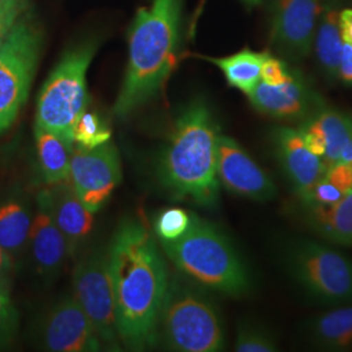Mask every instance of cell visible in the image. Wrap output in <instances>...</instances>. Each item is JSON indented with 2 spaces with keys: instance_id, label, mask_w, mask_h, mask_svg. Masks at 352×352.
Instances as JSON below:
<instances>
[{
  "instance_id": "1",
  "label": "cell",
  "mask_w": 352,
  "mask_h": 352,
  "mask_svg": "<svg viewBox=\"0 0 352 352\" xmlns=\"http://www.w3.org/2000/svg\"><path fill=\"white\" fill-rule=\"evenodd\" d=\"M107 261L122 346L131 351L158 346V324L171 279L151 230L139 219L124 221L110 243Z\"/></svg>"
},
{
  "instance_id": "2",
  "label": "cell",
  "mask_w": 352,
  "mask_h": 352,
  "mask_svg": "<svg viewBox=\"0 0 352 352\" xmlns=\"http://www.w3.org/2000/svg\"><path fill=\"white\" fill-rule=\"evenodd\" d=\"M184 0H153L141 8L129 33L126 76L113 104L124 119L154 100L175 67L182 42Z\"/></svg>"
},
{
  "instance_id": "3",
  "label": "cell",
  "mask_w": 352,
  "mask_h": 352,
  "mask_svg": "<svg viewBox=\"0 0 352 352\" xmlns=\"http://www.w3.org/2000/svg\"><path fill=\"white\" fill-rule=\"evenodd\" d=\"M219 126L201 100L189 103L179 115L160 164L164 187L177 199L213 208L219 200L217 175Z\"/></svg>"
},
{
  "instance_id": "4",
  "label": "cell",
  "mask_w": 352,
  "mask_h": 352,
  "mask_svg": "<svg viewBox=\"0 0 352 352\" xmlns=\"http://www.w3.org/2000/svg\"><path fill=\"white\" fill-rule=\"evenodd\" d=\"M160 243L176 269L204 287L235 298L251 291V273L232 243L199 215L183 236Z\"/></svg>"
},
{
  "instance_id": "5",
  "label": "cell",
  "mask_w": 352,
  "mask_h": 352,
  "mask_svg": "<svg viewBox=\"0 0 352 352\" xmlns=\"http://www.w3.org/2000/svg\"><path fill=\"white\" fill-rule=\"evenodd\" d=\"M180 352H217L225 349L219 314L201 291L170 282L158 324V344Z\"/></svg>"
},
{
  "instance_id": "6",
  "label": "cell",
  "mask_w": 352,
  "mask_h": 352,
  "mask_svg": "<svg viewBox=\"0 0 352 352\" xmlns=\"http://www.w3.org/2000/svg\"><path fill=\"white\" fill-rule=\"evenodd\" d=\"M96 51L93 43L68 51L38 97L36 126L56 132L72 145L74 126L88 106L87 72Z\"/></svg>"
},
{
  "instance_id": "7",
  "label": "cell",
  "mask_w": 352,
  "mask_h": 352,
  "mask_svg": "<svg viewBox=\"0 0 352 352\" xmlns=\"http://www.w3.org/2000/svg\"><path fill=\"white\" fill-rule=\"evenodd\" d=\"M285 264L312 300L352 304V261L337 250L314 240H296L285 252Z\"/></svg>"
},
{
  "instance_id": "8",
  "label": "cell",
  "mask_w": 352,
  "mask_h": 352,
  "mask_svg": "<svg viewBox=\"0 0 352 352\" xmlns=\"http://www.w3.org/2000/svg\"><path fill=\"white\" fill-rule=\"evenodd\" d=\"M41 33L23 14L0 45V135L16 122L37 71Z\"/></svg>"
},
{
  "instance_id": "9",
  "label": "cell",
  "mask_w": 352,
  "mask_h": 352,
  "mask_svg": "<svg viewBox=\"0 0 352 352\" xmlns=\"http://www.w3.org/2000/svg\"><path fill=\"white\" fill-rule=\"evenodd\" d=\"M72 285L74 298L88 316L103 349L120 351L107 253L93 251L84 254L76 264Z\"/></svg>"
},
{
  "instance_id": "10",
  "label": "cell",
  "mask_w": 352,
  "mask_h": 352,
  "mask_svg": "<svg viewBox=\"0 0 352 352\" xmlns=\"http://www.w3.org/2000/svg\"><path fill=\"white\" fill-rule=\"evenodd\" d=\"M120 180V158L111 141L91 149L74 145L69 183L91 213L100 212Z\"/></svg>"
},
{
  "instance_id": "11",
  "label": "cell",
  "mask_w": 352,
  "mask_h": 352,
  "mask_svg": "<svg viewBox=\"0 0 352 352\" xmlns=\"http://www.w3.org/2000/svg\"><path fill=\"white\" fill-rule=\"evenodd\" d=\"M321 0H276L272 43L286 59L300 62L312 50Z\"/></svg>"
},
{
  "instance_id": "12",
  "label": "cell",
  "mask_w": 352,
  "mask_h": 352,
  "mask_svg": "<svg viewBox=\"0 0 352 352\" xmlns=\"http://www.w3.org/2000/svg\"><path fill=\"white\" fill-rule=\"evenodd\" d=\"M217 175L219 183L240 197L265 202L272 200L277 188L251 155L235 140L221 135L217 151Z\"/></svg>"
},
{
  "instance_id": "13",
  "label": "cell",
  "mask_w": 352,
  "mask_h": 352,
  "mask_svg": "<svg viewBox=\"0 0 352 352\" xmlns=\"http://www.w3.org/2000/svg\"><path fill=\"white\" fill-rule=\"evenodd\" d=\"M41 340L47 351L98 352L104 350L88 316L74 295L65 296L52 305L42 322Z\"/></svg>"
},
{
  "instance_id": "14",
  "label": "cell",
  "mask_w": 352,
  "mask_h": 352,
  "mask_svg": "<svg viewBox=\"0 0 352 352\" xmlns=\"http://www.w3.org/2000/svg\"><path fill=\"white\" fill-rule=\"evenodd\" d=\"M273 149L291 187L305 205L312 200V190L325 174L327 166L304 144L298 129L277 126L272 135Z\"/></svg>"
},
{
  "instance_id": "15",
  "label": "cell",
  "mask_w": 352,
  "mask_h": 352,
  "mask_svg": "<svg viewBox=\"0 0 352 352\" xmlns=\"http://www.w3.org/2000/svg\"><path fill=\"white\" fill-rule=\"evenodd\" d=\"M247 96L258 113L285 122L302 123L325 106L322 98L304 81L300 74L282 85H269L260 81Z\"/></svg>"
},
{
  "instance_id": "16",
  "label": "cell",
  "mask_w": 352,
  "mask_h": 352,
  "mask_svg": "<svg viewBox=\"0 0 352 352\" xmlns=\"http://www.w3.org/2000/svg\"><path fill=\"white\" fill-rule=\"evenodd\" d=\"M29 245L38 273L45 278L56 276L71 256L69 245L54 215L50 188L37 193Z\"/></svg>"
},
{
  "instance_id": "17",
  "label": "cell",
  "mask_w": 352,
  "mask_h": 352,
  "mask_svg": "<svg viewBox=\"0 0 352 352\" xmlns=\"http://www.w3.org/2000/svg\"><path fill=\"white\" fill-rule=\"evenodd\" d=\"M50 193L56 223L67 239L72 256L90 235L94 213L81 201L69 180L50 186Z\"/></svg>"
},
{
  "instance_id": "18",
  "label": "cell",
  "mask_w": 352,
  "mask_h": 352,
  "mask_svg": "<svg viewBox=\"0 0 352 352\" xmlns=\"http://www.w3.org/2000/svg\"><path fill=\"white\" fill-rule=\"evenodd\" d=\"M33 212L21 193H11L0 200V245L14 263L29 244Z\"/></svg>"
},
{
  "instance_id": "19",
  "label": "cell",
  "mask_w": 352,
  "mask_h": 352,
  "mask_svg": "<svg viewBox=\"0 0 352 352\" xmlns=\"http://www.w3.org/2000/svg\"><path fill=\"white\" fill-rule=\"evenodd\" d=\"M38 166L47 186L69 180L71 155L74 145L50 129L34 126Z\"/></svg>"
},
{
  "instance_id": "20",
  "label": "cell",
  "mask_w": 352,
  "mask_h": 352,
  "mask_svg": "<svg viewBox=\"0 0 352 352\" xmlns=\"http://www.w3.org/2000/svg\"><path fill=\"white\" fill-rule=\"evenodd\" d=\"M316 56L324 75L330 80L338 78L340 55L344 39L340 25V11L337 6L329 1L321 11L315 34Z\"/></svg>"
},
{
  "instance_id": "21",
  "label": "cell",
  "mask_w": 352,
  "mask_h": 352,
  "mask_svg": "<svg viewBox=\"0 0 352 352\" xmlns=\"http://www.w3.org/2000/svg\"><path fill=\"white\" fill-rule=\"evenodd\" d=\"M311 225L324 239L352 247V190L331 205H311Z\"/></svg>"
},
{
  "instance_id": "22",
  "label": "cell",
  "mask_w": 352,
  "mask_h": 352,
  "mask_svg": "<svg viewBox=\"0 0 352 352\" xmlns=\"http://www.w3.org/2000/svg\"><path fill=\"white\" fill-rule=\"evenodd\" d=\"M309 337L320 349L331 351L352 350V304H346L316 317Z\"/></svg>"
},
{
  "instance_id": "23",
  "label": "cell",
  "mask_w": 352,
  "mask_h": 352,
  "mask_svg": "<svg viewBox=\"0 0 352 352\" xmlns=\"http://www.w3.org/2000/svg\"><path fill=\"white\" fill-rule=\"evenodd\" d=\"M266 55V51L258 52L244 49L225 58L205 59L215 64L223 72L230 87L239 89L244 94H248L261 81V67Z\"/></svg>"
},
{
  "instance_id": "24",
  "label": "cell",
  "mask_w": 352,
  "mask_h": 352,
  "mask_svg": "<svg viewBox=\"0 0 352 352\" xmlns=\"http://www.w3.org/2000/svg\"><path fill=\"white\" fill-rule=\"evenodd\" d=\"M315 118L327 142V151L322 158L327 167L329 164L340 161L342 153L351 141L352 115L324 106L315 113Z\"/></svg>"
},
{
  "instance_id": "25",
  "label": "cell",
  "mask_w": 352,
  "mask_h": 352,
  "mask_svg": "<svg viewBox=\"0 0 352 352\" xmlns=\"http://www.w3.org/2000/svg\"><path fill=\"white\" fill-rule=\"evenodd\" d=\"M74 142L82 148H97L111 140V131L94 113L84 111L74 126Z\"/></svg>"
},
{
  "instance_id": "26",
  "label": "cell",
  "mask_w": 352,
  "mask_h": 352,
  "mask_svg": "<svg viewBox=\"0 0 352 352\" xmlns=\"http://www.w3.org/2000/svg\"><path fill=\"white\" fill-rule=\"evenodd\" d=\"M278 349L277 340L269 330L251 324L240 325L235 343L236 351L274 352Z\"/></svg>"
},
{
  "instance_id": "27",
  "label": "cell",
  "mask_w": 352,
  "mask_h": 352,
  "mask_svg": "<svg viewBox=\"0 0 352 352\" xmlns=\"http://www.w3.org/2000/svg\"><path fill=\"white\" fill-rule=\"evenodd\" d=\"M192 221V214L187 213L180 208L166 209L155 219L154 228L160 240H176L183 236Z\"/></svg>"
},
{
  "instance_id": "28",
  "label": "cell",
  "mask_w": 352,
  "mask_h": 352,
  "mask_svg": "<svg viewBox=\"0 0 352 352\" xmlns=\"http://www.w3.org/2000/svg\"><path fill=\"white\" fill-rule=\"evenodd\" d=\"M19 327V314L7 282L0 280V349L12 343Z\"/></svg>"
},
{
  "instance_id": "29",
  "label": "cell",
  "mask_w": 352,
  "mask_h": 352,
  "mask_svg": "<svg viewBox=\"0 0 352 352\" xmlns=\"http://www.w3.org/2000/svg\"><path fill=\"white\" fill-rule=\"evenodd\" d=\"M298 74L286 60L272 56L267 52L261 67V81L269 85H282L294 80Z\"/></svg>"
},
{
  "instance_id": "30",
  "label": "cell",
  "mask_w": 352,
  "mask_h": 352,
  "mask_svg": "<svg viewBox=\"0 0 352 352\" xmlns=\"http://www.w3.org/2000/svg\"><path fill=\"white\" fill-rule=\"evenodd\" d=\"M28 0H0V45L25 13Z\"/></svg>"
},
{
  "instance_id": "31",
  "label": "cell",
  "mask_w": 352,
  "mask_h": 352,
  "mask_svg": "<svg viewBox=\"0 0 352 352\" xmlns=\"http://www.w3.org/2000/svg\"><path fill=\"white\" fill-rule=\"evenodd\" d=\"M298 131L300 132L307 148L316 155L322 158L324 154H325V151H327V142H325L322 129L318 124L315 115L309 116L308 119L302 122L300 126L298 128Z\"/></svg>"
},
{
  "instance_id": "32",
  "label": "cell",
  "mask_w": 352,
  "mask_h": 352,
  "mask_svg": "<svg viewBox=\"0 0 352 352\" xmlns=\"http://www.w3.org/2000/svg\"><path fill=\"white\" fill-rule=\"evenodd\" d=\"M324 177L343 195L352 190V166L344 161L329 164Z\"/></svg>"
},
{
  "instance_id": "33",
  "label": "cell",
  "mask_w": 352,
  "mask_h": 352,
  "mask_svg": "<svg viewBox=\"0 0 352 352\" xmlns=\"http://www.w3.org/2000/svg\"><path fill=\"white\" fill-rule=\"evenodd\" d=\"M343 197V193L340 189L336 188L330 182H327V179L322 176V179L318 180V183L316 184L315 188L312 190V200L311 205H331L340 201ZM307 206V208H308Z\"/></svg>"
},
{
  "instance_id": "34",
  "label": "cell",
  "mask_w": 352,
  "mask_h": 352,
  "mask_svg": "<svg viewBox=\"0 0 352 352\" xmlns=\"http://www.w3.org/2000/svg\"><path fill=\"white\" fill-rule=\"evenodd\" d=\"M338 78L343 84L352 87V43L346 41L343 43L342 55H340Z\"/></svg>"
},
{
  "instance_id": "35",
  "label": "cell",
  "mask_w": 352,
  "mask_h": 352,
  "mask_svg": "<svg viewBox=\"0 0 352 352\" xmlns=\"http://www.w3.org/2000/svg\"><path fill=\"white\" fill-rule=\"evenodd\" d=\"M14 269V260L11 254L0 245V280L7 282Z\"/></svg>"
},
{
  "instance_id": "36",
  "label": "cell",
  "mask_w": 352,
  "mask_h": 352,
  "mask_svg": "<svg viewBox=\"0 0 352 352\" xmlns=\"http://www.w3.org/2000/svg\"><path fill=\"white\" fill-rule=\"evenodd\" d=\"M340 25L343 39L352 43V8L340 11Z\"/></svg>"
},
{
  "instance_id": "37",
  "label": "cell",
  "mask_w": 352,
  "mask_h": 352,
  "mask_svg": "<svg viewBox=\"0 0 352 352\" xmlns=\"http://www.w3.org/2000/svg\"><path fill=\"white\" fill-rule=\"evenodd\" d=\"M340 161H344V162H347V164H350L352 166V139L349 142V145L346 146V149L342 153Z\"/></svg>"
},
{
  "instance_id": "38",
  "label": "cell",
  "mask_w": 352,
  "mask_h": 352,
  "mask_svg": "<svg viewBox=\"0 0 352 352\" xmlns=\"http://www.w3.org/2000/svg\"><path fill=\"white\" fill-rule=\"evenodd\" d=\"M244 3H247L248 6H257V4H260L263 0H243Z\"/></svg>"
}]
</instances>
